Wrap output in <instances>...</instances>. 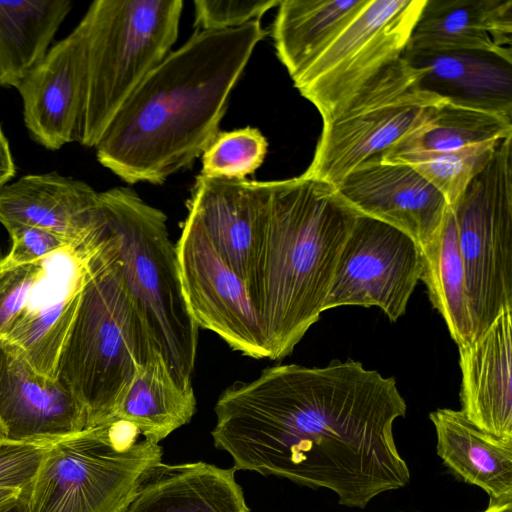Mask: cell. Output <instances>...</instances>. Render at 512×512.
Segmentation results:
<instances>
[{
	"label": "cell",
	"mask_w": 512,
	"mask_h": 512,
	"mask_svg": "<svg viewBox=\"0 0 512 512\" xmlns=\"http://www.w3.org/2000/svg\"><path fill=\"white\" fill-rule=\"evenodd\" d=\"M458 349L461 411L485 433L512 441V309Z\"/></svg>",
	"instance_id": "cell-18"
},
{
	"label": "cell",
	"mask_w": 512,
	"mask_h": 512,
	"mask_svg": "<svg viewBox=\"0 0 512 512\" xmlns=\"http://www.w3.org/2000/svg\"><path fill=\"white\" fill-rule=\"evenodd\" d=\"M437 454L463 481L483 489L491 499L512 496V441H502L470 422L461 410L430 413Z\"/></svg>",
	"instance_id": "cell-23"
},
{
	"label": "cell",
	"mask_w": 512,
	"mask_h": 512,
	"mask_svg": "<svg viewBox=\"0 0 512 512\" xmlns=\"http://www.w3.org/2000/svg\"><path fill=\"white\" fill-rule=\"evenodd\" d=\"M235 471L206 462L161 461L147 471L118 512H249Z\"/></svg>",
	"instance_id": "cell-21"
},
{
	"label": "cell",
	"mask_w": 512,
	"mask_h": 512,
	"mask_svg": "<svg viewBox=\"0 0 512 512\" xmlns=\"http://www.w3.org/2000/svg\"><path fill=\"white\" fill-rule=\"evenodd\" d=\"M44 268V258L33 263L14 264L0 258V341L5 339Z\"/></svg>",
	"instance_id": "cell-31"
},
{
	"label": "cell",
	"mask_w": 512,
	"mask_h": 512,
	"mask_svg": "<svg viewBox=\"0 0 512 512\" xmlns=\"http://www.w3.org/2000/svg\"><path fill=\"white\" fill-rule=\"evenodd\" d=\"M20 490L0 489V509L16 501L20 496Z\"/></svg>",
	"instance_id": "cell-37"
},
{
	"label": "cell",
	"mask_w": 512,
	"mask_h": 512,
	"mask_svg": "<svg viewBox=\"0 0 512 512\" xmlns=\"http://www.w3.org/2000/svg\"><path fill=\"white\" fill-rule=\"evenodd\" d=\"M175 250L183 295L198 328L217 334L245 356L270 359L262 323L246 283L189 215Z\"/></svg>",
	"instance_id": "cell-12"
},
{
	"label": "cell",
	"mask_w": 512,
	"mask_h": 512,
	"mask_svg": "<svg viewBox=\"0 0 512 512\" xmlns=\"http://www.w3.org/2000/svg\"><path fill=\"white\" fill-rule=\"evenodd\" d=\"M110 236L99 205V219L82 240L44 258L42 274L4 341L39 373L56 379L58 357L77 312L91 263Z\"/></svg>",
	"instance_id": "cell-13"
},
{
	"label": "cell",
	"mask_w": 512,
	"mask_h": 512,
	"mask_svg": "<svg viewBox=\"0 0 512 512\" xmlns=\"http://www.w3.org/2000/svg\"><path fill=\"white\" fill-rule=\"evenodd\" d=\"M98 194L56 172L26 175L0 189V223L7 231L34 226L79 241L98 222Z\"/></svg>",
	"instance_id": "cell-20"
},
{
	"label": "cell",
	"mask_w": 512,
	"mask_h": 512,
	"mask_svg": "<svg viewBox=\"0 0 512 512\" xmlns=\"http://www.w3.org/2000/svg\"><path fill=\"white\" fill-rule=\"evenodd\" d=\"M358 214L385 222L426 248L438 235L449 205L411 166L374 156L352 170L336 187Z\"/></svg>",
	"instance_id": "cell-16"
},
{
	"label": "cell",
	"mask_w": 512,
	"mask_h": 512,
	"mask_svg": "<svg viewBox=\"0 0 512 512\" xmlns=\"http://www.w3.org/2000/svg\"><path fill=\"white\" fill-rule=\"evenodd\" d=\"M182 0H97L88 21L87 84L76 141L95 147L113 116L176 42Z\"/></svg>",
	"instance_id": "cell-7"
},
{
	"label": "cell",
	"mask_w": 512,
	"mask_h": 512,
	"mask_svg": "<svg viewBox=\"0 0 512 512\" xmlns=\"http://www.w3.org/2000/svg\"><path fill=\"white\" fill-rule=\"evenodd\" d=\"M109 227L108 240L92 260L55 371L84 409L86 428L112 418L138 370L159 352L128 290L118 239Z\"/></svg>",
	"instance_id": "cell-4"
},
{
	"label": "cell",
	"mask_w": 512,
	"mask_h": 512,
	"mask_svg": "<svg viewBox=\"0 0 512 512\" xmlns=\"http://www.w3.org/2000/svg\"><path fill=\"white\" fill-rule=\"evenodd\" d=\"M5 439H7V435H6L5 428H4L3 424H2V421L0 419V441L1 440H5Z\"/></svg>",
	"instance_id": "cell-39"
},
{
	"label": "cell",
	"mask_w": 512,
	"mask_h": 512,
	"mask_svg": "<svg viewBox=\"0 0 512 512\" xmlns=\"http://www.w3.org/2000/svg\"><path fill=\"white\" fill-rule=\"evenodd\" d=\"M421 268L420 248L410 236L358 214L340 252L324 311L376 306L396 321L406 311Z\"/></svg>",
	"instance_id": "cell-11"
},
{
	"label": "cell",
	"mask_w": 512,
	"mask_h": 512,
	"mask_svg": "<svg viewBox=\"0 0 512 512\" xmlns=\"http://www.w3.org/2000/svg\"><path fill=\"white\" fill-rule=\"evenodd\" d=\"M367 0H282L271 35L292 80Z\"/></svg>",
	"instance_id": "cell-26"
},
{
	"label": "cell",
	"mask_w": 512,
	"mask_h": 512,
	"mask_svg": "<svg viewBox=\"0 0 512 512\" xmlns=\"http://www.w3.org/2000/svg\"><path fill=\"white\" fill-rule=\"evenodd\" d=\"M482 512H512V496L499 499L489 498L488 507Z\"/></svg>",
	"instance_id": "cell-36"
},
{
	"label": "cell",
	"mask_w": 512,
	"mask_h": 512,
	"mask_svg": "<svg viewBox=\"0 0 512 512\" xmlns=\"http://www.w3.org/2000/svg\"><path fill=\"white\" fill-rule=\"evenodd\" d=\"M214 411V445L235 470L329 489L354 508L410 480L393 436L406 402L393 377L358 361L268 367L227 387Z\"/></svg>",
	"instance_id": "cell-1"
},
{
	"label": "cell",
	"mask_w": 512,
	"mask_h": 512,
	"mask_svg": "<svg viewBox=\"0 0 512 512\" xmlns=\"http://www.w3.org/2000/svg\"><path fill=\"white\" fill-rule=\"evenodd\" d=\"M265 35L260 20L197 30L123 102L95 146L98 161L129 184L160 185L190 167L219 133L231 92Z\"/></svg>",
	"instance_id": "cell-2"
},
{
	"label": "cell",
	"mask_w": 512,
	"mask_h": 512,
	"mask_svg": "<svg viewBox=\"0 0 512 512\" xmlns=\"http://www.w3.org/2000/svg\"><path fill=\"white\" fill-rule=\"evenodd\" d=\"M88 21L52 46L16 88L31 138L49 150L76 141L87 84Z\"/></svg>",
	"instance_id": "cell-14"
},
{
	"label": "cell",
	"mask_w": 512,
	"mask_h": 512,
	"mask_svg": "<svg viewBox=\"0 0 512 512\" xmlns=\"http://www.w3.org/2000/svg\"><path fill=\"white\" fill-rule=\"evenodd\" d=\"M268 141L253 127L224 131L216 135L202 153L199 175L212 179L246 180L264 162Z\"/></svg>",
	"instance_id": "cell-30"
},
{
	"label": "cell",
	"mask_w": 512,
	"mask_h": 512,
	"mask_svg": "<svg viewBox=\"0 0 512 512\" xmlns=\"http://www.w3.org/2000/svg\"><path fill=\"white\" fill-rule=\"evenodd\" d=\"M443 102L420 87L417 70L401 57L323 122L314 157L302 175L336 188L362 162L426 123Z\"/></svg>",
	"instance_id": "cell-8"
},
{
	"label": "cell",
	"mask_w": 512,
	"mask_h": 512,
	"mask_svg": "<svg viewBox=\"0 0 512 512\" xmlns=\"http://www.w3.org/2000/svg\"><path fill=\"white\" fill-rule=\"evenodd\" d=\"M0 512H19L18 499L1 508Z\"/></svg>",
	"instance_id": "cell-38"
},
{
	"label": "cell",
	"mask_w": 512,
	"mask_h": 512,
	"mask_svg": "<svg viewBox=\"0 0 512 512\" xmlns=\"http://www.w3.org/2000/svg\"><path fill=\"white\" fill-rule=\"evenodd\" d=\"M16 175L9 142L0 126V189Z\"/></svg>",
	"instance_id": "cell-35"
},
{
	"label": "cell",
	"mask_w": 512,
	"mask_h": 512,
	"mask_svg": "<svg viewBox=\"0 0 512 512\" xmlns=\"http://www.w3.org/2000/svg\"><path fill=\"white\" fill-rule=\"evenodd\" d=\"M512 136V119L443 102L421 127L383 154L452 151Z\"/></svg>",
	"instance_id": "cell-28"
},
{
	"label": "cell",
	"mask_w": 512,
	"mask_h": 512,
	"mask_svg": "<svg viewBox=\"0 0 512 512\" xmlns=\"http://www.w3.org/2000/svg\"><path fill=\"white\" fill-rule=\"evenodd\" d=\"M69 0L0 1V86L17 88L45 58Z\"/></svg>",
	"instance_id": "cell-25"
},
{
	"label": "cell",
	"mask_w": 512,
	"mask_h": 512,
	"mask_svg": "<svg viewBox=\"0 0 512 512\" xmlns=\"http://www.w3.org/2000/svg\"><path fill=\"white\" fill-rule=\"evenodd\" d=\"M268 199V181L198 175L188 202V215L244 280L251 300L259 272Z\"/></svg>",
	"instance_id": "cell-15"
},
{
	"label": "cell",
	"mask_w": 512,
	"mask_h": 512,
	"mask_svg": "<svg viewBox=\"0 0 512 512\" xmlns=\"http://www.w3.org/2000/svg\"><path fill=\"white\" fill-rule=\"evenodd\" d=\"M501 141L470 145L452 151H411L381 154L379 157L387 163L411 166L432 184L451 206L470 181L485 168Z\"/></svg>",
	"instance_id": "cell-29"
},
{
	"label": "cell",
	"mask_w": 512,
	"mask_h": 512,
	"mask_svg": "<svg viewBox=\"0 0 512 512\" xmlns=\"http://www.w3.org/2000/svg\"><path fill=\"white\" fill-rule=\"evenodd\" d=\"M0 419L7 439L50 440L87 426L84 409L58 379L37 372L12 345L0 341Z\"/></svg>",
	"instance_id": "cell-17"
},
{
	"label": "cell",
	"mask_w": 512,
	"mask_h": 512,
	"mask_svg": "<svg viewBox=\"0 0 512 512\" xmlns=\"http://www.w3.org/2000/svg\"><path fill=\"white\" fill-rule=\"evenodd\" d=\"M55 440L57 439L1 440L0 489L22 492L35 477L45 454Z\"/></svg>",
	"instance_id": "cell-32"
},
{
	"label": "cell",
	"mask_w": 512,
	"mask_h": 512,
	"mask_svg": "<svg viewBox=\"0 0 512 512\" xmlns=\"http://www.w3.org/2000/svg\"><path fill=\"white\" fill-rule=\"evenodd\" d=\"M118 239L126 285L172 374L192 386L199 328L186 304L167 217L128 187L98 194Z\"/></svg>",
	"instance_id": "cell-5"
},
{
	"label": "cell",
	"mask_w": 512,
	"mask_h": 512,
	"mask_svg": "<svg viewBox=\"0 0 512 512\" xmlns=\"http://www.w3.org/2000/svg\"><path fill=\"white\" fill-rule=\"evenodd\" d=\"M162 461L159 444L113 418L55 440L18 498L19 512H118Z\"/></svg>",
	"instance_id": "cell-6"
},
{
	"label": "cell",
	"mask_w": 512,
	"mask_h": 512,
	"mask_svg": "<svg viewBox=\"0 0 512 512\" xmlns=\"http://www.w3.org/2000/svg\"><path fill=\"white\" fill-rule=\"evenodd\" d=\"M420 280L427 287L433 307L443 317L458 347L473 341L465 274L452 209L448 208L437 237L421 250Z\"/></svg>",
	"instance_id": "cell-27"
},
{
	"label": "cell",
	"mask_w": 512,
	"mask_h": 512,
	"mask_svg": "<svg viewBox=\"0 0 512 512\" xmlns=\"http://www.w3.org/2000/svg\"><path fill=\"white\" fill-rule=\"evenodd\" d=\"M8 233L12 240V247L5 258L14 264L36 262L60 248L77 242L53 231L34 226H18L9 230Z\"/></svg>",
	"instance_id": "cell-34"
},
{
	"label": "cell",
	"mask_w": 512,
	"mask_h": 512,
	"mask_svg": "<svg viewBox=\"0 0 512 512\" xmlns=\"http://www.w3.org/2000/svg\"><path fill=\"white\" fill-rule=\"evenodd\" d=\"M196 404L193 386L181 384L157 352L138 370L111 419L128 421L159 444L191 421Z\"/></svg>",
	"instance_id": "cell-24"
},
{
	"label": "cell",
	"mask_w": 512,
	"mask_h": 512,
	"mask_svg": "<svg viewBox=\"0 0 512 512\" xmlns=\"http://www.w3.org/2000/svg\"><path fill=\"white\" fill-rule=\"evenodd\" d=\"M425 1L367 0L293 79L323 122L402 57Z\"/></svg>",
	"instance_id": "cell-10"
},
{
	"label": "cell",
	"mask_w": 512,
	"mask_h": 512,
	"mask_svg": "<svg viewBox=\"0 0 512 512\" xmlns=\"http://www.w3.org/2000/svg\"><path fill=\"white\" fill-rule=\"evenodd\" d=\"M452 209L463 263L474 338L512 309V136Z\"/></svg>",
	"instance_id": "cell-9"
},
{
	"label": "cell",
	"mask_w": 512,
	"mask_h": 512,
	"mask_svg": "<svg viewBox=\"0 0 512 512\" xmlns=\"http://www.w3.org/2000/svg\"><path fill=\"white\" fill-rule=\"evenodd\" d=\"M280 0H197L195 26L197 30L218 31L240 27L260 18L278 6Z\"/></svg>",
	"instance_id": "cell-33"
},
{
	"label": "cell",
	"mask_w": 512,
	"mask_h": 512,
	"mask_svg": "<svg viewBox=\"0 0 512 512\" xmlns=\"http://www.w3.org/2000/svg\"><path fill=\"white\" fill-rule=\"evenodd\" d=\"M269 199L252 303L271 360L288 356L324 311L335 268L358 213L324 181H268Z\"/></svg>",
	"instance_id": "cell-3"
},
{
	"label": "cell",
	"mask_w": 512,
	"mask_h": 512,
	"mask_svg": "<svg viewBox=\"0 0 512 512\" xmlns=\"http://www.w3.org/2000/svg\"><path fill=\"white\" fill-rule=\"evenodd\" d=\"M512 0H426L406 48L512 57Z\"/></svg>",
	"instance_id": "cell-22"
},
{
	"label": "cell",
	"mask_w": 512,
	"mask_h": 512,
	"mask_svg": "<svg viewBox=\"0 0 512 512\" xmlns=\"http://www.w3.org/2000/svg\"><path fill=\"white\" fill-rule=\"evenodd\" d=\"M402 57L417 70L423 90L454 105L512 119V57L408 48Z\"/></svg>",
	"instance_id": "cell-19"
}]
</instances>
